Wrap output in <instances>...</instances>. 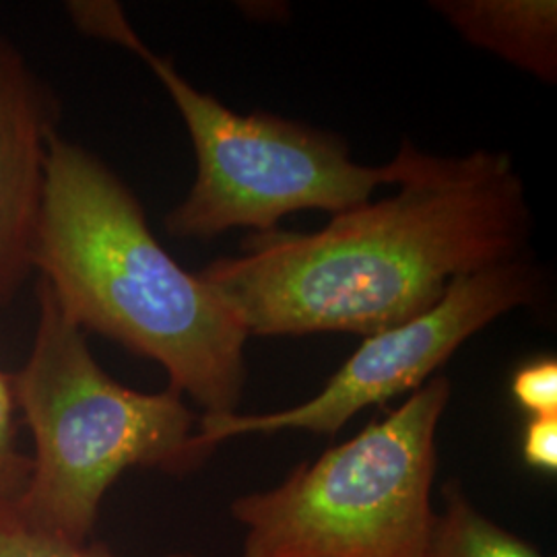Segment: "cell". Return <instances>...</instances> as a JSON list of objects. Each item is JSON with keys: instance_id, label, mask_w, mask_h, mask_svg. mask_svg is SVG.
I'll use <instances>...</instances> for the list:
<instances>
[{"instance_id": "10", "label": "cell", "mask_w": 557, "mask_h": 557, "mask_svg": "<svg viewBox=\"0 0 557 557\" xmlns=\"http://www.w3.org/2000/svg\"><path fill=\"white\" fill-rule=\"evenodd\" d=\"M0 557H116L103 545H77L25 527L9 502H0ZM195 557V556H170Z\"/></svg>"}, {"instance_id": "6", "label": "cell", "mask_w": 557, "mask_h": 557, "mask_svg": "<svg viewBox=\"0 0 557 557\" xmlns=\"http://www.w3.org/2000/svg\"><path fill=\"white\" fill-rule=\"evenodd\" d=\"M539 296L541 273L533 257L458 277L418 319L363 338L317 397L262 416H202L199 444L213 453L221 442L246 434L306 430L333 436L366 407L418 391L465 341L506 312L535 304Z\"/></svg>"}, {"instance_id": "3", "label": "cell", "mask_w": 557, "mask_h": 557, "mask_svg": "<svg viewBox=\"0 0 557 557\" xmlns=\"http://www.w3.org/2000/svg\"><path fill=\"white\" fill-rule=\"evenodd\" d=\"M38 329L32 354L13 376L20 416L36 453L15 517L38 533L83 545L101 498L131 467L186 473L207 453L199 421L172 388L139 393L94 358L85 331L38 281Z\"/></svg>"}, {"instance_id": "13", "label": "cell", "mask_w": 557, "mask_h": 557, "mask_svg": "<svg viewBox=\"0 0 557 557\" xmlns=\"http://www.w3.org/2000/svg\"><path fill=\"white\" fill-rule=\"evenodd\" d=\"M522 458L529 467L557 471V416L531 418L522 434Z\"/></svg>"}, {"instance_id": "2", "label": "cell", "mask_w": 557, "mask_h": 557, "mask_svg": "<svg viewBox=\"0 0 557 557\" xmlns=\"http://www.w3.org/2000/svg\"><path fill=\"white\" fill-rule=\"evenodd\" d=\"M32 269L77 326L158 361L205 418L238 413L248 333L161 246L119 174L59 133L48 143Z\"/></svg>"}, {"instance_id": "8", "label": "cell", "mask_w": 557, "mask_h": 557, "mask_svg": "<svg viewBox=\"0 0 557 557\" xmlns=\"http://www.w3.org/2000/svg\"><path fill=\"white\" fill-rule=\"evenodd\" d=\"M432 7L469 44L556 83V0H438Z\"/></svg>"}, {"instance_id": "4", "label": "cell", "mask_w": 557, "mask_h": 557, "mask_svg": "<svg viewBox=\"0 0 557 557\" xmlns=\"http://www.w3.org/2000/svg\"><path fill=\"white\" fill-rule=\"evenodd\" d=\"M66 11L83 34L137 54L161 81L190 133L197 180L165 218L174 238L207 242L236 227L262 234L277 230L281 218L308 209L337 215L368 202L380 184H398L407 172L409 140H403L391 163L370 168L351 160L341 137L264 112H232L140 40L119 2L79 0L69 2Z\"/></svg>"}, {"instance_id": "12", "label": "cell", "mask_w": 557, "mask_h": 557, "mask_svg": "<svg viewBox=\"0 0 557 557\" xmlns=\"http://www.w3.org/2000/svg\"><path fill=\"white\" fill-rule=\"evenodd\" d=\"M512 395L531 418L557 416V361L541 358L522 366L512 380Z\"/></svg>"}, {"instance_id": "9", "label": "cell", "mask_w": 557, "mask_h": 557, "mask_svg": "<svg viewBox=\"0 0 557 557\" xmlns=\"http://www.w3.org/2000/svg\"><path fill=\"white\" fill-rule=\"evenodd\" d=\"M425 557H545L535 545L481 515L457 481L444 483Z\"/></svg>"}, {"instance_id": "5", "label": "cell", "mask_w": 557, "mask_h": 557, "mask_svg": "<svg viewBox=\"0 0 557 557\" xmlns=\"http://www.w3.org/2000/svg\"><path fill=\"white\" fill-rule=\"evenodd\" d=\"M450 382L432 376L358 436L242 496V557H425L436 510V432Z\"/></svg>"}, {"instance_id": "1", "label": "cell", "mask_w": 557, "mask_h": 557, "mask_svg": "<svg viewBox=\"0 0 557 557\" xmlns=\"http://www.w3.org/2000/svg\"><path fill=\"white\" fill-rule=\"evenodd\" d=\"M398 186L317 234H252L200 278L248 337H370L434 308L458 277L533 257V215L508 153L438 158L411 145Z\"/></svg>"}, {"instance_id": "7", "label": "cell", "mask_w": 557, "mask_h": 557, "mask_svg": "<svg viewBox=\"0 0 557 557\" xmlns=\"http://www.w3.org/2000/svg\"><path fill=\"white\" fill-rule=\"evenodd\" d=\"M50 96L17 46L0 34V306L32 269L46 153L54 135Z\"/></svg>"}, {"instance_id": "11", "label": "cell", "mask_w": 557, "mask_h": 557, "mask_svg": "<svg viewBox=\"0 0 557 557\" xmlns=\"http://www.w3.org/2000/svg\"><path fill=\"white\" fill-rule=\"evenodd\" d=\"M20 409L13 376L0 370V502L20 498L32 473V457L17 446Z\"/></svg>"}]
</instances>
